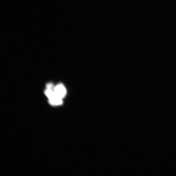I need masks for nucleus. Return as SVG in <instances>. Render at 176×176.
<instances>
[{
	"label": "nucleus",
	"mask_w": 176,
	"mask_h": 176,
	"mask_svg": "<svg viewBox=\"0 0 176 176\" xmlns=\"http://www.w3.org/2000/svg\"><path fill=\"white\" fill-rule=\"evenodd\" d=\"M54 91L57 97L62 99L65 97L67 93L65 87L62 84H59L55 87Z\"/></svg>",
	"instance_id": "f257e3e1"
},
{
	"label": "nucleus",
	"mask_w": 176,
	"mask_h": 176,
	"mask_svg": "<svg viewBox=\"0 0 176 176\" xmlns=\"http://www.w3.org/2000/svg\"><path fill=\"white\" fill-rule=\"evenodd\" d=\"M49 103L53 106H58L61 105L63 102L62 98L57 97V96L49 99Z\"/></svg>",
	"instance_id": "f03ea898"
},
{
	"label": "nucleus",
	"mask_w": 176,
	"mask_h": 176,
	"mask_svg": "<svg viewBox=\"0 0 176 176\" xmlns=\"http://www.w3.org/2000/svg\"><path fill=\"white\" fill-rule=\"evenodd\" d=\"M54 85L52 83H49L46 85V89L54 90Z\"/></svg>",
	"instance_id": "7ed1b4c3"
}]
</instances>
